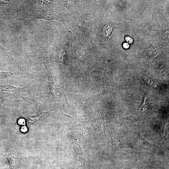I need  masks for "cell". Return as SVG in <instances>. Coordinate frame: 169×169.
Returning a JSON list of instances; mask_svg holds the SVG:
<instances>
[{"instance_id":"obj_1","label":"cell","mask_w":169,"mask_h":169,"mask_svg":"<svg viewBox=\"0 0 169 169\" xmlns=\"http://www.w3.org/2000/svg\"><path fill=\"white\" fill-rule=\"evenodd\" d=\"M29 85L23 88H18L10 85H0V105H6L17 102H26L33 106L36 102L34 99L30 96H23L21 93Z\"/></svg>"},{"instance_id":"obj_2","label":"cell","mask_w":169,"mask_h":169,"mask_svg":"<svg viewBox=\"0 0 169 169\" xmlns=\"http://www.w3.org/2000/svg\"><path fill=\"white\" fill-rule=\"evenodd\" d=\"M105 110L101 109L98 111L97 116L90 120L84 121L90 125L94 130V136L98 142H105V124L104 120Z\"/></svg>"},{"instance_id":"obj_3","label":"cell","mask_w":169,"mask_h":169,"mask_svg":"<svg viewBox=\"0 0 169 169\" xmlns=\"http://www.w3.org/2000/svg\"><path fill=\"white\" fill-rule=\"evenodd\" d=\"M24 18L26 22H28L36 19H42L50 22L57 20L64 23L54 12L48 10H29L25 13Z\"/></svg>"},{"instance_id":"obj_4","label":"cell","mask_w":169,"mask_h":169,"mask_svg":"<svg viewBox=\"0 0 169 169\" xmlns=\"http://www.w3.org/2000/svg\"><path fill=\"white\" fill-rule=\"evenodd\" d=\"M45 67L47 73L48 88L49 96L51 99L58 102L61 100L67 103V98L59 86L54 82L51 74L47 66Z\"/></svg>"},{"instance_id":"obj_5","label":"cell","mask_w":169,"mask_h":169,"mask_svg":"<svg viewBox=\"0 0 169 169\" xmlns=\"http://www.w3.org/2000/svg\"><path fill=\"white\" fill-rule=\"evenodd\" d=\"M72 143L74 151L79 156L83 168L87 169L85 162L86 149L84 143L81 138H80L74 140Z\"/></svg>"},{"instance_id":"obj_6","label":"cell","mask_w":169,"mask_h":169,"mask_svg":"<svg viewBox=\"0 0 169 169\" xmlns=\"http://www.w3.org/2000/svg\"><path fill=\"white\" fill-rule=\"evenodd\" d=\"M2 155L7 159L9 169H21V161L16 154L6 152Z\"/></svg>"},{"instance_id":"obj_7","label":"cell","mask_w":169,"mask_h":169,"mask_svg":"<svg viewBox=\"0 0 169 169\" xmlns=\"http://www.w3.org/2000/svg\"><path fill=\"white\" fill-rule=\"evenodd\" d=\"M109 131L114 148L118 154H122L123 151L124 147L119 137L112 130H109Z\"/></svg>"},{"instance_id":"obj_8","label":"cell","mask_w":169,"mask_h":169,"mask_svg":"<svg viewBox=\"0 0 169 169\" xmlns=\"http://www.w3.org/2000/svg\"><path fill=\"white\" fill-rule=\"evenodd\" d=\"M136 144L138 147L145 150L150 151L154 149L153 146L145 140L138 133L136 134Z\"/></svg>"},{"instance_id":"obj_9","label":"cell","mask_w":169,"mask_h":169,"mask_svg":"<svg viewBox=\"0 0 169 169\" xmlns=\"http://www.w3.org/2000/svg\"><path fill=\"white\" fill-rule=\"evenodd\" d=\"M53 110H50L49 111L41 112L33 116L26 115L24 116L26 119L27 123L28 126L30 127L35 123L40 120L44 117L49 112L52 111Z\"/></svg>"},{"instance_id":"obj_10","label":"cell","mask_w":169,"mask_h":169,"mask_svg":"<svg viewBox=\"0 0 169 169\" xmlns=\"http://www.w3.org/2000/svg\"><path fill=\"white\" fill-rule=\"evenodd\" d=\"M146 54L147 59H152L160 54V51L157 47L151 45L148 48Z\"/></svg>"},{"instance_id":"obj_11","label":"cell","mask_w":169,"mask_h":169,"mask_svg":"<svg viewBox=\"0 0 169 169\" xmlns=\"http://www.w3.org/2000/svg\"><path fill=\"white\" fill-rule=\"evenodd\" d=\"M113 29L112 25L110 24H105L103 28V32L104 35L106 37L109 36Z\"/></svg>"},{"instance_id":"obj_12","label":"cell","mask_w":169,"mask_h":169,"mask_svg":"<svg viewBox=\"0 0 169 169\" xmlns=\"http://www.w3.org/2000/svg\"><path fill=\"white\" fill-rule=\"evenodd\" d=\"M163 139L166 142H168L169 139V125L168 124L164 126Z\"/></svg>"},{"instance_id":"obj_13","label":"cell","mask_w":169,"mask_h":169,"mask_svg":"<svg viewBox=\"0 0 169 169\" xmlns=\"http://www.w3.org/2000/svg\"><path fill=\"white\" fill-rule=\"evenodd\" d=\"M14 74V73L11 72L0 71V79L11 77Z\"/></svg>"},{"instance_id":"obj_14","label":"cell","mask_w":169,"mask_h":169,"mask_svg":"<svg viewBox=\"0 0 169 169\" xmlns=\"http://www.w3.org/2000/svg\"><path fill=\"white\" fill-rule=\"evenodd\" d=\"M0 54L3 55L8 57L12 58L11 54L9 52L7 51L1 45L0 43Z\"/></svg>"},{"instance_id":"obj_15","label":"cell","mask_w":169,"mask_h":169,"mask_svg":"<svg viewBox=\"0 0 169 169\" xmlns=\"http://www.w3.org/2000/svg\"><path fill=\"white\" fill-rule=\"evenodd\" d=\"M144 79L148 84L152 85L153 84V81L151 79V78H149L148 76H144Z\"/></svg>"},{"instance_id":"obj_16","label":"cell","mask_w":169,"mask_h":169,"mask_svg":"<svg viewBox=\"0 0 169 169\" xmlns=\"http://www.w3.org/2000/svg\"><path fill=\"white\" fill-rule=\"evenodd\" d=\"M125 40L129 43L132 44L133 41V39L129 36H126L125 37Z\"/></svg>"},{"instance_id":"obj_17","label":"cell","mask_w":169,"mask_h":169,"mask_svg":"<svg viewBox=\"0 0 169 169\" xmlns=\"http://www.w3.org/2000/svg\"><path fill=\"white\" fill-rule=\"evenodd\" d=\"M123 47L126 49H128L129 47V45L128 43H125L123 44Z\"/></svg>"},{"instance_id":"obj_18","label":"cell","mask_w":169,"mask_h":169,"mask_svg":"<svg viewBox=\"0 0 169 169\" xmlns=\"http://www.w3.org/2000/svg\"><path fill=\"white\" fill-rule=\"evenodd\" d=\"M164 38H168V31H166L165 32V33H164Z\"/></svg>"},{"instance_id":"obj_19","label":"cell","mask_w":169,"mask_h":169,"mask_svg":"<svg viewBox=\"0 0 169 169\" xmlns=\"http://www.w3.org/2000/svg\"><path fill=\"white\" fill-rule=\"evenodd\" d=\"M146 169L145 168H142V169Z\"/></svg>"}]
</instances>
